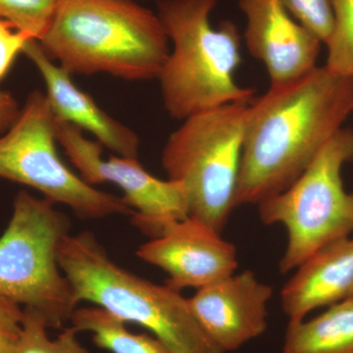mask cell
Masks as SVG:
<instances>
[{"label":"cell","instance_id":"2","mask_svg":"<svg viewBox=\"0 0 353 353\" xmlns=\"http://www.w3.org/2000/svg\"><path fill=\"white\" fill-rule=\"evenodd\" d=\"M39 44L70 74L158 78L169 57L158 16L131 0H59Z\"/></svg>","mask_w":353,"mask_h":353},{"label":"cell","instance_id":"19","mask_svg":"<svg viewBox=\"0 0 353 353\" xmlns=\"http://www.w3.org/2000/svg\"><path fill=\"white\" fill-rule=\"evenodd\" d=\"M59 0H0V20L39 41L52 22Z\"/></svg>","mask_w":353,"mask_h":353},{"label":"cell","instance_id":"20","mask_svg":"<svg viewBox=\"0 0 353 353\" xmlns=\"http://www.w3.org/2000/svg\"><path fill=\"white\" fill-rule=\"evenodd\" d=\"M288 12L321 43L333 31L334 13L331 0H281Z\"/></svg>","mask_w":353,"mask_h":353},{"label":"cell","instance_id":"5","mask_svg":"<svg viewBox=\"0 0 353 353\" xmlns=\"http://www.w3.org/2000/svg\"><path fill=\"white\" fill-rule=\"evenodd\" d=\"M71 227L52 202L20 190L0 236V297L34 309L50 329L61 328L79 305L57 259Z\"/></svg>","mask_w":353,"mask_h":353},{"label":"cell","instance_id":"14","mask_svg":"<svg viewBox=\"0 0 353 353\" xmlns=\"http://www.w3.org/2000/svg\"><path fill=\"white\" fill-rule=\"evenodd\" d=\"M353 297V239L323 246L296 268L281 292L289 323L303 321L316 309Z\"/></svg>","mask_w":353,"mask_h":353},{"label":"cell","instance_id":"17","mask_svg":"<svg viewBox=\"0 0 353 353\" xmlns=\"http://www.w3.org/2000/svg\"><path fill=\"white\" fill-rule=\"evenodd\" d=\"M46 321L34 309L23 308L22 328L12 353H92L79 340L73 327L50 339Z\"/></svg>","mask_w":353,"mask_h":353},{"label":"cell","instance_id":"9","mask_svg":"<svg viewBox=\"0 0 353 353\" xmlns=\"http://www.w3.org/2000/svg\"><path fill=\"white\" fill-rule=\"evenodd\" d=\"M57 141L88 185L112 183L124 192L134 211L132 225L157 238L170 225L190 217L189 199L182 183L160 180L143 169L138 158H102L99 141L85 138L81 128L57 121Z\"/></svg>","mask_w":353,"mask_h":353},{"label":"cell","instance_id":"16","mask_svg":"<svg viewBox=\"0 0 353 353\" xmlns=\"http://www.w3.org/2000/svg\"><path fill=\"white\" fill-rule=\"evenodd\" d=\"M70 322L79 333L92 334L97 347L112 353H172L154 336L132 333L127 323L99 306L77 308Z\"/></svg>","mask_w":353,"mask_h":353},{"label":"cell","instance_id":"22","mask_svg":"<svg viewBox=\"0 0 353 353\" xmlns=\"http://www.w3.org/2000/svg\"><path fill=\"white\" fill-rule=\"evenodd\" d=\"M23 307L0 297V353H12L22 328Z\"/></svg>","mask_w":353,"mask_h":353},{"label":"cell","instance_id":"12","mask_svg":"<svg viewBox=\"0 0 353 353\" xmlns=\"http://www.w3.org/2000/svg\"><path fill=\"white\" fill-rule=\"evenodd\" d=\"M239 6L246 17V48L264 64L270 87L294 82L317 67L321 41L281 0H240Z\"/></svg>","mask_w":353,"mask_h":353},{"label":"cell","instance_id":"6","mask_svg":"<svg viewBox=\"0 0 353 353\" xmlns=\"http://www.w3.org/2000/svg\"><path fill=\"white\" fill-rule=\"evenodd\" d=\"M250 103H230L183 120L167 141L162 166L182 183L190 216L222 233L234 208L246 115Z\"/></svg>","mask_w":353,"mask_h":353},{"label":"cell","instance_id":"23","mask_svg":"<svg viewBox=\"0 0 353 353\" xmlns=\"http://www.w3.org/2000/svg\"><path fill=\"white\" fill-rule=\"evenodd\" d=\"M20 112L19 104L13 95L0 90V136L10 129Z\"/></svg>","mask_w":353,"mask_h":353},{"label":"cell","instance_id":"10","mask_svg":"<svg viewBox=\"0 0 353 353\" xmlns=\"http://www.w3.org/2000/svg\"><path fill=\"white\" fill-rule=\"evenodd\" d=\"M136 253L139 259L167 273L166 285L176 292L215 284L236 273L239 265L236 246L190 216L170 225Z\"/></svg>","mask_w":353,"mask_h":353},{"label":"cell","instance_id":"3","mask_svg":"<svg viewBox=\"0 0 353 353\" xmlns=\"http://www.w3.org/2000/svg\"><path fill=\"white\" fill-rule=\"evenodd\" d=\"M57 259L79 303L88 301L143 327L172 353H224L204 333L180 292L116 264L90 232L65 236Z\"/></svg>","mask_w":353,"mask_h":353},{"label":"cell","instance_id":"11","mask_svg":"<svg viewBox=\"0 0 353 353\" xmlns=\"http://www.w3.org/2000/svg\"><path fill=\"white\" fill-rule=\"evenodd\" d=\"M273 288L250 270L197 290L188 299L201 328L223 352H234L268 328Z\"/></svg>","mask_w":353,"mask_h":353},{"label":"cell","instance_id":"8","mask_svg":"<svg viewBox=\"0 0 353 353\" xmlns=\"http://www.w3.org/2000/svg\"><path fill=\"white\" fill-rule=\"evenodd\" d=\"M57 141L54 114L46 95L34 90L15 123L0 136V178L39 190L80 219L134 214L123 197L95 189L70 170L58 154Z\"/></svg>","mask_w":353,"mask_h":353},{"label":"cell","instance_id":"21","mask_svg":"<svg viewBox=\"0 0 353 353\" xmlns=\"http://www.w3.org/2000/svg\"><path fill=\"white\" fill-rule=\"evenodd\" d=\"M34 39L31 34L16 29L10 23L0 20V81L6 76L26 43Z\"/></svg>","mask_w":353,"mask_h":353},{"label":"cell","instance_id":"4","mask_svg":"<svg viewBox=\"0 0 353 353\" xmlns=\"http://www.w3.org/2000/svg\"><path fill=\"white\" fill-rule=\"evenodd\" d=\"M215 6L216 0L158 2V18L174 46L158 79L165 109L175 119L254 99V90L234 79L241 61L238 28L231 21L213 28Z\"/></svg>","mask_w":353,"mask_h":353},{"label":"cell","instance_id":"13","mask_svg":"<svg viewBox=\"0 0 353 353\" xmlns=\"http://www.w3.org/2000/svg\"><path fill=\"white\" fill-rule=\"evenodd\" d=\"M23 53L43 76L46 99L55 119L92 132L102 145L119 157L138 158V134L104 112L90 95L77 87L71 74L52 63L39 41L30 39Z\"/></svg>","mask_w":353,"mask_h":353},{"label":"cell","instance_id":"18","mask_svg":"<svg viewBox=\"0 0 353 353\" xmlns=\"http://www.w3.org/2000/svg\"><path fill=\"white\" fill-rule=\"evenodd\" d=\"M333 31L326 41L329 71L353 79V0H331Z\"/></svg>","mask_w":353,"mask_h":353},{"label":"cell","instance_id":"1","mask_svg":"<svg viewBox=\"0 0 353 353\" xmlns=\"http://www.w3.org/2000/svg\"><path fill=\"white\" fill-rule=\"evenodd\" d=\"M353 113V79L316 67L299 80L253 99L234 208L284 192Z\"/></svg>","mask_w":353,"mask_h":353},{"label":"cell","instance_id":"15","mask_svg":"<svg viewBox=\"0 0 353 353\" xmlns=\"http://www.w3.org/2000/svg\"><path fill=\"white\" fill-rule=\"evenodd\" d=\"M281 353H353V297L312 319L289 323Z\"/></svg>","mask_w":353,"mask_h":353},{"label":"cell","instance_id":"7","mask_svg":"<svg viewBox=\"0 0 353 353\" xmlns=\"http://www.w3.org/2000/svg\"><path fill=\"white\" fill-rule=\"evenodd\" d=\"M353 161V131L341 128L288 189L259 203L266 225H283L288 243L279 268L294 270L323 246L353 233V192L341 171Z\"/></svg>","mask_w":353,"mask_h":353}]
</instances>
